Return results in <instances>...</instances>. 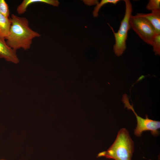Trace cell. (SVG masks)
<instances>
[{
    "label": "cell",
    "mask_w": 160,
    "mask_h": 160,
    "mask_svg": "<svg viewBox=\"0 0 160 160\" xmlns=\"http://www.w3.org/2000/svg\"><path fill=\"white\" fill-rule=\"evenodd\" d=\"M10 18L11 25L5 39L6 43L16 51L20 49L25 50L29 49L33 39L40 37V34L30 27L28 20L26 18L12 14Z\"/></svg>",
    "instance_id": "cell-1"
},
{
    "label": "cell",
    "mask_w": 160,
    "mask_h": 160,
    "mask_svg": "<svg viewBox=\"0 0 160 160\" xmlns=\"http://www.w3.org/2000/svg\"><path fill=\"white\" fill-rule=\"evenodd\" d=\"M134 150V143L128 131L122 128L111 146L107 151L99 153L97 157H104L115 160H131Z\"/></svg>",
    "instance_id": "cell-2"
},
{
    "label": "cell",
    "mask_w": 160,
    "mask_h": 160,
    "mask_svg": "<svg viewBox=\"0 0 160 160\" xmlns=\"http://www.w3.org/2000/svg\"><path fill=\"white\" fill-rule=\"evenodd\" d=\"M124 1L125 5V14L121 22L118 31L115 32L112 27L108 23L114 36L115 44L113 46V49L115 54L117 56L121 55L126 49V41L128 31L130 28L129 20L133 11L130 1L129 0H124Z\"/></svg>",
    "instance_id": "cell-3"
},
{
    "label": "cell",
    "mask_w": 160,
    "mask_h": 160,
    "mask_svg": "<svg viewBox=\"0 0 160 160\" xmlns=\"http://www.w3.org/2000/svg\"><path fill=\"white\" fill-rule=\"evenodd\" d=\"M122 100L124 104L125 107H127L128 109L132 110L136 116L137 126L134 131L135 136L138 137H140L143 132L146 131H150L151 134L155 136L159 135L158 129L160 128V121L149 119L147 115L146 116L145 119L138 116L135 111L132 105H130L129 98L126 94L123 95Z\"/></svg>",
    "instance_id": "cell-4"
},
{
    "label": "cell",
    "mask_w": 160,
    "mask_h": 160,
    "mask_svg": "<svg viewBox=\"0 0 160 160\" xmlns=\"http://www.w3.org/2000/svg\"><path fill=\"white\" fill-rule=\"evenodd\" d=\"M129 24L131 28L145 42L152 46L156 34L151 24L145 19L137 15H131Z\"/></svg>",
    "instance_id": "cell-5"
},
{
    "label": "cell",
    "mask_w": 160,
    "mask_h": 160,
    "mask_svg": "<svg viewBox=\"0 0 160 160\" xmlns=\"http://www.w3.org/2000/svg\"><path fill=\"white\" fill-rule=\"evenodd\" d=\"M0 58L15 64L18 63L19 62L16 54V51L8 45L5 39L0 37Z\"/></svg>",
    "instance_id": "cell-6"
},
{
    "label": "cell",
    "mask_w": 160,
    "mask_h": 160,
    "mask_svg": "<svg viewBox=\"0 0 160 160\" xmlns=\"http://www.w3.org/2000/svg\"><path fill=\"white\" fill-rule=\"evenodd\" d=\"M137 15L147 20L153 28L156 34H160V10L152 11L149 13H137Z\"/></svg>",
    "instance_id": "cell-7"
},
{
    "label": "cell",
    "mask_w": 160,
    "mask_h": 160,
    "mask_svg": "<svg viewBox=\"0 0 160 160\" xmlns=\"http://www.w3.org/2000/svg\"><path fill=\"white\" fill-rule=\"evenodd\" d=\"M43 3L58 7L60 3L57 0H24L17 8V12L19 15H22L26 11L27 7L30 5L35 3Z\"/></svg>",
    "instance_id": "cell-8"
},
{
    "label": "cell",
    "mask_w": 160,
    "mask_h": 160,
    "mask_svg": "<svg viewBox=\"0 0 160 160\" xmlns=\"http://www.w3.org/2000/svg\"><path fill=\"white\" fill-rule=\"evenodd\" d=\"M10 17L0 14V37L6 39L7 36L11 25Z\"/></svg>",
    "instance_id": "cell-9"
},
{
    "label": "cell",
    "mask_w": 160,
    "mask_h": 160,
    "mask_svg": "<svg viewBox=\"0 0 160 160\" xmlns=\"http://www.w3.org/2000/svg\"><path fill=\"white\" fill-rule=\"evenodd\" d=\"M120 1L119 0H102L100 3L97 4V5L94 8L93 12V16L97 17L98 16L99 10L103 5L108 3L116 4Z\"/></svg>",
    "instance_id": "cell-10"
},
{
    "label": "cell",
    "mask_w": 160,
    "mask_h": 160,
    "mask_svg": "<svg viewBox=\"0 0 160 160\" xmlns=\"http://www.w3.org/2000/svg\"><path fill=\"white\" fill-rule=\"evenodd\" d=\"M146 8L151 12L160 10V0H150L147 5Z\"/></svg>",
    "instance_id": "cell-11"
},
{
    "label": "cell",
    "mask_w": 160,
    "mask_h": 160,
    "mask_svg": "<svg viewBox=\"0 0 160 160\" xmlns=\"http://www.w3.org/2000/svg\"><path fill=\"white\" fill-rule=\"evenodd\" d=\"M155 55L160 54V34H156L153 40L152 46Z\"/></svg>",
    "instance_id": "cell-12"
},
{
    "label": "cell",
    "mask_w": 160,
    "mask_h": 160,
    "mask_svg": "<svg viewBox=\"0 0 160 160\" xmlns=\"http://www.w3.org/2000/svg\"><path fill=\"white\" fill-rule=\"evenodd\" d=\"M0 14L9 17L10 12L9 6L4 0H0Z\"/></svg>",
    "instance_id": "cell-13"
},
{
    "label": "cell",
    "mask_w": 160,
    "mask_h": 160,
    "mask_svg": "<svg viewBox=\"0 0 160 160\" xmlns=\"http://www.w3.org/2000/svg\"><path fill=\"white\" fill-rule=\"evenodd\" d=\"M0 160H6L4 159H0Z\"/></svg>",
    "instance_id": "cell-14"
}]
</instances>
